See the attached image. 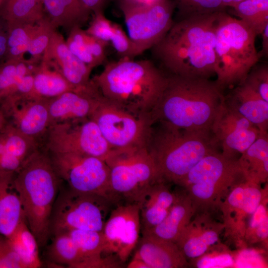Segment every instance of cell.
<instances>
[{
  "label": "cell",
  "instance_id": "6da1fadb",
  "mask_svg": "<svg viewBox=\"0 0 268 268\" xmlns=\"http://www.w3.org/2000/svg\"><path fill=\"white\" fill-rule=\"evenodd\" d=\"M219 12L174 21L150 49L153 58L170 75L209 79L215 74Z\"/></svg>",
  "mask_w": 268,
  "mask_h": 268
},
{
  "label": "cell",
  "instance_id": "7a4b0ae2",
  "mask_svg": "<svg viewBox=\"0 0 268 268\" xmlns=\"http://www.w3.org/2000/svg\"><path fill=\"white\" fill-rule=\"evenodd\" d=\"M224 100L223 90L208 78L168 76V81L150 116L153 124L189 131H212Z\"/></svg>",
  "mask_w": 268,
  "mask_h": 268
},
{
  "label": "cell",
  "instance_id": "3957f363",
  "mask_svg": "<svg viewBox=\"0 0 268 268\" xmlns=\"http://www.w3.org/2000/svg\"><path fill=\"white\" fill-rule=\"evenodd\" d=\"M91 80L111 103L136 116L150 117L168 76L151 60L123 58L105 63Z\"/></svg>",
  "mask_w": 268,
  "mask_h": 268
},
{
  "label": "cell",
  "instance_id": "277c9868",
  "mask_svg": "<svg viewBox=\"0 0 268 268\" xmlns=\"http://www.w3.org/2000/svg\"><path fill=\"white\" fill-rule=\"evenodd\" d=\"M62 182L48 152L41 147L14 174L25 218L39 247L50 239L51 216Z\"/></svg>",
  "mask_w": 268,
  "mask_h": 268
},
{
  "label": "cell",
  "instance_id": "5b68a950",
  "mask_svg": "<svg viewBox=\"0 0 268 268\" xmlns=\"http://www.w3.org/2000/svg\"><path fill=\"white\" fill-rule=\"evenodd\" d=\"M153 129L148 149L159 181L178 185L205 156L218 151L212 131H189L159 123Z\"/></svg>",
  "mask_w": 268,
  "mask_h": 268
},
{
  "label": "cell",
  "instance_id": "8992f818",
  "mask_svg": "<svg viewBox=\"0 0 268 268\" xmlns=\"http://www.w3.org/2000/svg\"><path fill=\"white\" fill-rule=\"evenodd\" d=\"M256 36L239 19L219 12L215 45L216 83L224 89L244 82L260 59Z\"/></svg>",
  "mask_w": 268,
  "mask_h": 268
},
{
  "label": "cell",
  "instance_id": "52a82bcc",
  "mask_svg": "<svg viewBox=\"0 0 268 268\" xmlns=\"http://www.w3.org/2000/svg\"><path fill=\"white\" fill-rule=\"evenodd\" d=\"M245 179L238 158L217 151L202 158L178 185L185 188L194 211L204 212L218 204L227 191Z\"/></svg>",
  "mask_w": 268,
  "mask_h": 268
},
{
  "label": "cell",
  "instance_id": "ba28073f",
  "mask_svg": "<svg viewBox=\"0 0 268 268\" xmlns=\"http://www.w3.org/2000/svg\"><path fill=\"white\" fill-rule=\"evenodd\" d=\"M105 161L109 168L110 187L117 204L138 203L148 189L160 181L147 146L113 150Z\"/></svg>",
  "mask_w": 268,
  "mask_h": 268
},
{
  "label": "cell",
  "instance_id": "9c48e42d",
  "mask_svg": "<svg viewBox=\"0 0 268 268\" xmlns=\"http://www.w3.org/2000/svg\"><path fill=\"white\" fill-rule=\"evenodd\" d=\"M115 205L105 197L61 187L51 216L50 237L72 229L102 231Z\"/></svg>",
  "mask_w": 268,
  "mask_h": 268
},
{
  "label": "cell",
  "instance_id": "30bf717a",
  "mask_svg": "<svg viewBox=\"0 0 268 268\" xmlns=\"http://www.w3.org/2000/svg\"><path fill=\"white\" fill-rule=\"evenodd\" d=\"M89 118L113 150L148 147L154 124L150 117L134 115L102 96Z\"/></svg>",
  "mask_w": 268,
  "mask_h": 268
},
{
  "label": "cell",
  "instance_id": "8fae6325",
  "mask_svg": "<svg viewBox=\"0 0 268 268\" xmlns=\"http://www.w3.org/2000/svg\"><path fill=\"white\" fill-rule=\"evenodd\" d=\"M134 58L157 44L174 22L175 7L171 0H160L151 4L119 2Z\"/></svg>",
  "mask_w": 268,
  "mask_h": 268
},
{
  "label": "cell",
  "instance_id": "7c38bea8",
  "mask_svg": "<svg viewBox=\"0 0 268 268\" xmlns=\"http://www.w3.org/2000/svg\"><path fill=\"white\" fill-rule=\"evenodd\" d=\"M46 151L57 175L69 188L99 195L117 204L110 187L109 168L104 160L74 153Z\"/></svg>",
  "mask_w": 268,
  "mask_h": 268
},
{
  "label": "cell",
  "instance_id": "4fadbf2b",
  "mask_svg": "<svg viewBox=\"0 0 268 268\" xmlns=\"http://www.w3.org/2000/svg\"><path fill=\"white\" fill-rule=\"evenodd\" d=\"M40 147L49 152L74 153L104 161L113 151L90 118L51 125Z\"/></svg>",
  "mask_w": 268,
  "mask_h": 268
},
{
  "label": "cell",
  "instance_id": "5bb4252c",
  "mask_svg": "<svg viewBox=\"0 0 268 268\" xmlns=\"http://www.w3.org/2000/svg\"><path fill=\"white\" fill-rule=\"evenodd\" d=\"M105 254L125 263L139 240L141 225L137 203L121 202L112 209L103 229Z\"/></svg>",
  "mask_w": 268,
  "mask_h": 268
},
{
  "label": "cell",
  "instance_id": "9a60e30c",
  "mask_svg": "<svg viewBox=\"0 0 268 268\" xmlns=\"http://www.w3.org/2000/svg\"><path fill=\"white\" fill-rule=\"evenodd\" d=\"M222 153L236 158L242 153L258 138L259 129L247 119L229 108L224 100L211 128Z\"/></svg>",
  "mask_w": 268,
  "mask_h": 268
},
{
  "label": "cell",
  "instance_id": "2e32d148",
  "mask_svg": "<svg viewBox=\"0 0 268 268\" xmlns=\"http://www.w3.org/2000/svg\"><path fill=\"white\" fill-rule=\"evenodd\" d=\"M102 96L91 79L88 85L49 100L50 126L89 118Z\"/></svg>",
  "mask_w": 268,
  "mask_h": 268
},
{
  "label": "cell",
  "instance_id": "e0dca14e",
  "mask_svg": "<svg viewBox=\"0 0 268 268\" xmlns=\"http://www.w3.org/2000/svg\"><path fill=\"white\" fill-rule=\"evenodd\" d=\"M49 100L23 98L11 103L2 111L9 123L40 146L50 126Z\"/></svg>",
  "mask_w": 268,
  "mask_h": 268
},
{
  "label": "cell",
  "instance_id": "ac0fdd59",
  "mask_svg": "<svg viewBox=\"0 0 268 268\" xmlns=\"http://www.w3.org/2000/svg\"><path fill=\"white\" fill-rule=\"evenodd\" d=\"M41 61L62 75L76 89L88 85L93 69L78 59L69 49L63 36L56 30Z\"/></svg>",
  "mask_w": 268,
  "mask_h": 268
},
{
  "label": "cell",
  "instance_id": "d6986e66",
  "mask_svg": "<svg viewBox=\"0 0 268 268\" xmlns=\"http://www.w3.org/2000/svg\"><path fill=\"white\" fill-rule=\"evenodd\" d=\"M40 63L24 58L0 63V109L18 100L29 98L33 89V73Z\"/></svg>",
  "mask_w": 268,
  "mask_h": 268
},
{
  "label": "cell",
  "instance_id": "ffe728a7",
  "mask_svg": "<svg viewBox=\"0 0 268 268\" xmlns=\"http://www.w3.org/2000/svg\"><path fill=\"white\" fill-rule=\"evenodd\" d=\"M201 214L191 220L176 242L186 259L203 255L218 241L224 226L213 221L206 212Z\"/></svg>",
  "mask_w": 268,
  "mask_h": 268
},
{
  "label": "cell",
  "instance_id": "44dd1931",
  "mask_svg": "<svg viewBox=\"0 0 268 268\" xmlns=\"http://www.w3.org/2000/svg\"><path fill=\"white\" fill-rule=\"evenodd\" d=\"M39 147L8 122L0 131V174H15Z\"/></svg>",
  "mask_w": 268,
  "mask_h": 268
},
{
  "label": "cell",
  "instance_id": "7402d4cb",
  "mask_svg": "<svg viewBox=\"0 0 268 268\" xmlns=\"http://www.w3.org/2000/svg\"><path fill=\"white\" fill-rule=\"evenodd\" d=\"M133 257L145 262L149 268H179L188 266L177 244L149 235H142Z\"/></svg>",
  "mask_w": 268,
  "mask_h": 268
},
{
  "label": "cell",
  "instance_id": "603a6c76",
  "mask_svg": "<svg viewBox=\"0 0 268 268\" xmlns=\"http://www.w3.org/2000/svg\"><path fill=\"white\" fill-rule=\"evenodd\" d=\"M168 184L158 181L152 184L137 203L141 234L160 224L174 203L178 193L172 192Z\"/></svg>",
  "mask_w": 268,
  "mask_h": 268
},
{
  "label": "cell",
  "instance_id": "cb8c5ba5",
  "mask_svg": "<svg viewBox=\"0 0 268 268\" xmlns=\"http://www.w3.org/2000/svg\"><path fill=\"white\" fill-rule=\"evenodd\" d=\"M224 103L229 108L247 119L260 131H268V102L244 82L238 84L224 96Z\"/></svg>",
  "mask_w": 268,
  "mask_h": 268
},
{
  "label": "cell",
  "instance_id": "d4e9b609",
  "mask_svg": "<svg viewBox=\"0 0 268 268\" xmlns=\"http://www.w3.org/2000/svg\"><path fill=\"white\" fill-rule=\"evenodd\" d=\"M194 214L192 201L186 191L178 193L174 203L164 219L142 235H149L176 243Z\"/></svg>",
  "mask_w": 268,
  "mask_h": 268
},
{
  "label": "cell",
  "instance_id": "484cf974",
  "mask_svg": "<svg viewBox=\"0 0 268 268\" xmlns=\"http://www.w3.org/2000/svg\"><path fill=\"white\" fill-rule=\"evenodd\" d=\"M46 17L57 29L68 33L76 27H82L92 12L80 0H42Z\"/></svg>",
  "mask_w": 268,
  "mask_h": 268
},
{
  "label": "cell",
  "instance_id": "4316f807",
  "mask_svg": "<svg viewBox=\"0 0 268 268\" xmlns=\"http://www.w3.org/2000/svg\"><path fill=\"white\" fill-rule=\"evenodd\" d=\"M14 174H0V234L9 236L25 217L15 188Z\"/></svg>",
  "mask_w": 268,
  "mask_h": 268
},
{
  "label": "cell",
  "instance_id": "83f0119b",
  "mask_svg": "<svg viewBox=\"0 0 268 268\" xmlns=\"http://www.w3.org/2000/svg\"><path fill=\"white\" fill-rule=\"evenodd\" d=\"M238 161L246 180L257 184L268 177V131H260L256 140L242 153Z\"/></svg>",
  "mask_w": 268,
  "mask_h": 268
},
{
  "label": "cell",
  "instance_id": "f1b7e54d",
  "mask_svg": "<svg viewBox=\"0 0 268 268\" xmlns=\"http://www.w3.org/2000/svg\"><path fill=\"white\" fill-rule=\"evenodd\" d=\"M68 33L67 46L81 61L92 69L106 63L108 45L88 34L82 27H74Z\"/></svg>",
  "mask_w": 268,
  "mask_h": 268
},
{
  "label": "cell",
  "instance_id": "f546056e",
  "mask_svg": "<svg viewBox=\"0 0 268 268\" xmlns=\"http://www.w3.org/2000/svg\"><path fill=\"white\" fill-rule=\"evenodd\" d=\"M47 250L49 263L70 268H93L91 261L82 253L67 232L56 234Z\"/></svg>",
  "mask_w": 268,
  "mask_h": 268
},
{
  "label": "cell",
  "instance_id": "4dcf8cb0",
  "mask_svg": "<svg viewBox=\"0 0 268 268\" xmlns=\"http://www.w3.org/2000/svg\"><path fill=\"white\" fill-rule=\"evenodd\" d=\"M62 75L42 62L33 73V86L29 98L50 100L75 90Z\"/></svg>",
  "mask_w": 268,
  "mask_h": 268
},
{
  "label": "cell",
  "instance_id": "1f68e13d",
  "mask_svg": "<svg viewBox=\"0 0 268 268\" xmlns=\"http://www.w3.org/2000/svg\"><path fill=\"white\" fill-rule=\"evenodd\" d=\"M6 237L18 256L23 268H38L42 266L37 239L30 230L25 217L13 232Z\"/></svg>",
  "mask_w": 268,
  "mask_h": 268
},
{
  "label": "cell",
  "instance_id": "d6a6232c",
  "mask_svg": "<svg viewBox=\"0 0 268 268\" xmlns=\"http://www.w3.org/2000/svg\"><path fill=\"white\" fill-rule=\"evenodd\" d=\"M0 15L8 23H35L45 17L42 0H5Z\"/></svg>",
  "mask_w": 268,
  "mask_h": 268
},
{
  "label": "cell",
  "instance_id": "836d02e7",
  "mask_svg": "<svg viewBox=\"0 0 268 268\" xmlns=\"http://www.w3.org/2000/svg\"><path fill=\"white\" fill-rule=\"evenodd\" d=\"M232 8L235 15L256 36L261 35L268 25V0H245Z\"/></svg>",
  "mask_w": 268,
  "mask_h": 268
},
{
  "label": "cell",
  "instance_id": "e575fe53",
  "mask_svg": "<svg viewBox=\"0 0 268 268\" xmlns=\"http://www.w3.org/2000/svg\"><path fill=\"white\" fill-rule=\"evenodd\" d=\"M40 21L24 23L7 22L8 32L5 60L24 59Z\"/></svg>",
  "mask_w": 268,
  "mask_h": 268
},
{
  "label": "cell",
  "instance_id": "d590c367",
  "mask_svg": "<svg viewBox=\"0 0 268 268\" xmlns=\"http://www.w3.org/2000/svg\"><path fill=\"white\" fill-rule=\"evenodd\" d=\"M175 7L174 21L225 11L222 0H171Z\"/></svg>",
  "mask_w": 268,
  "mask_h": 268
},
{
  "label": "cell",
  "instance_id": "8d00e7d4",
  "mask_svg": "<svg viewBox=\"0 0 268 268\" xmlns=\"http://www.w3.org/2000/svg\"><path fill=\"white\" fill-rule=\"evenodd\" d=\"M57 29L46 16L39 22L27 50L31 59L38 62L41 61L52 34Z\"/></svg>",
  "mask_w": 268,
  "mask_h": 268
},
{
  "label": "cell",
  "instance_id": "74e56055",
  "mask_svg": "<svg viewBox=\"0 0 268 268\" xmlns=\"http://www.w3.org/2000/svg\"><path fill=\"white\" fill-rule=\"evenodd\" d=\"M92 14V19L85 31L94 38L109 45L114 36L117 23L106 18L103 12Z\"/></svg>",
  "mask_w": 268,
  "mask_h": 268
},
{
  "label": "cell",
  "instance_id": "f35d334b",
  "mask_svg": "<svg viewBox=\"0 0 268 268\" xmlns=\"http://www.w3.org/2000/svg\"><path fill=\"white\" fill-rule=\"evenodd\" d=\"M244 82L264 100L268 102V66L256 64L247 75Z\"/></svg>",
  "mask_w": 268,
  "mask_h": 268
},
{
  "label": "cell",
  "instance_id": "ab89813d",
  "mask_svg": "<svg viewBox=\"0 0 268 268\" xmlns=\"http://www.w3.org/2000/svg\"><path fill=\"white\" fill-rule=\"evenodd\" d=\"M259 185L245 180L242 205L240 211L243 214H252L262 201L263 193Z\"/></svg>",
  "mask_w": 268,
  "mask_h": 268
},
{
  "label": "cell",
  "instance_id": "60d3db41",
  "mask_svg": "<svg viewBox=\"0 0 268 268\" xmlns=\"http://www.w3.org/2000/svg\"><path fill=\"white\" fill-rule=\"evenodd\" d=\"M0 268H23L7 238L0 234Z\"/></svg>",
  "mask_w": 268,
  "mask_h": 268
},
{
  "label": "cell",
  "instance_id": "b9f144b4",
  "mask_svg": "<svg viewBox=\"0 0 268 268\" xmlns=\"http://www.w3.org/2000/svg\"><path fill=\"white\" fill-rule=\"evenodd\" d=\"M196 263L199 268H228L234 266V259L228 253L201 256Z\"/></svg>",
  "mask_w": 268,
  "mask_h": 268
},
{
  "label": "cell",
  "instance_id": "7bdbcfd3",
  "mask_svg": "<svg viewBox=\"0 0 268 268\" xmlns=\"http://www.w3.org/2000/svg\"><path fill=\"white\" fill-rule=\"evenodd\" d=\"M268 219L266 202L259 204L254 213L251 214L247 232L251 231L266 219Z\"/></svg>",
  "mask_w": 268,
  "mask_h": 268
},
{
  "label": "cell",
  "instance_id": "ee69618b",
  "mask_svg": "<svg viewBox=\"0 0 268 268\" xmlns=\"http://www.w3.org/2000/svg\"><path fill=\"white\" fill-rule=\"evenodd\" d=\"M8 32L7 22L0 15V63L5 59Z\"/></svg>",
  "mask_w": 268,
  "mask_h": 268
},
{
  "label": "cell",
  "instance_id": "f6af8a7d",
  "mask_svg": "<svg viewBox=\"0 0 268 268\" xmlns=\"http://www.w3.org/2000/svg\"><path fill=\"white\" fill-rule=\"evenodd\" d=\"M92 13L103 12L107 0H80Z\"/></svg>",
  "mask_w": 268,
  "mask_h": 268
},
{
  "label": "cell",
  "instance_id": "bcb514c9",
  "mask_svg": "<svg viewBox=\"0 0 268 268\" xmlns=\"http://www.w3.org/2000/svg\"><path fill=\"white\" fill-rule=\"evenodd\" d=\"M262 49L258 53L259 59L262 57L268 58V25L264 28L262 34Z\"/></svg>",
  "mask_w": 268,
  "mask_h": 268
},
{
  "label": "cell",
  "instance_id": "7dc6e473",
  "mask_svg": "<svg viewBox=\"0 0 268 268\" xmlns=\"http://www.w3.org/2000/svg\"><path fill=\"white\" fill-rule=\"evenodd\" d=\"M127 268H149L148 265L142 260L133 257L127 265Z\"/></svg>",
  "mask_w": 268,
  "mask_h": 268
},
{
  "label": "cell",
  "instance_id": "c3c4849f",
  "mask_svg": "<svg viewBox=\"0 0 268 268\" xmlns=\"http://www.w3.org/2000/svg\"><path fill=\"white\" fill-rule=\"evenodd\" d=\"M160 0H118L119 2H125L141 4H151Z\"/></svg>",
  "mask_w": 268,
  "mask_h": 268
},
{
  "label": "cell",
  "instance_id": "681fc988",
  "mask_svg": "<svg viewBox=\"0 0 268 268\" xmlns=\"http://www.w3.org/2000/svg\"><path fill=\"white\" fill-rule=\"evenodd\" d=\"M244 0H222V2L226 8L228 6L232 8Z\"/></svg>",
  "mask_w": 268,
  "mask_h": 268
},
{
  "label": "cell",
  "instance_id": "f907efd6",
  "mask_svg": "<svg viewBox=\"0 0 268 268\" xmlns=\"http://www.w3.org/2000/svg\"><path fill=\"white\" fill-rule=\"evenodd\" d=\"M8 121L2 111L0 109V131L6 126Z\"/></svg>",
  "mask_w": 268,
  "mask_h": 268
},
{
  "label": "cell",
  "instance_id": "816d5d0a",
  "mask_svg": "<svg viewBox=\"0 0 268 268\" xmlns=\"http://www.w3.org/2000/svg\"><path fill=\"white\" fill-rule=\"evenodd\" d=\"M5 0H0V7L1 6Z\"/></svg>",
  "mask_w": 268,
  "mask_h": 268
}]
</instances>
